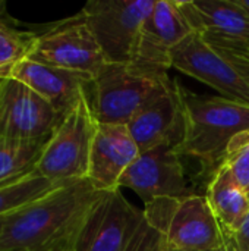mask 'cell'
Segmentation results:
<instances>
[{"mask_svg": "<svg viewBox=\"0 0 249 251\" xmlns=\"http://www.w3.org/2000/svg\"><path fill=\"white\" fill-rule=\"evenodd\" d=\"M103 193L90 179L54 188L3 219L0 251H66Z\"/></svg>", "mask_w": 249, "mask_h": 251, "instance_id": "obj_1", "label": "cell"}, {"mask_svg": "<svg viewBox=\"0 0 249 251\" xmlns=\"http://www.w3.org/2000/svg\"><path fill=\"white\" fill-rule=\"evenodd\" d=\"M185 119L181 156L197 159L204 175H214L223 165L232 141L249 131V104L226 97H204L179 84Z\"/></svg>", "mask_w": 249, "mask_h": 251, "instance_id": "obj_2", "label": "cell"}, {"mask_svg": "<svg viewBox=\"0 0 249 251\" xmlns=\"http://www.w3.org/2000/svg\"><path fill=\"white\" fill-rule=\"evenodd\" d=\"M164 241L148 224L144 209L120 190L104 191L87 212L66 251H161Z\"/></svg>", "mask_w": 249, "mask_h": 251, "instance_id": "obj_3", "label": "cell"}, {"mask_svg": "<svg viewBox=\"0 0 249 251\" xmlns=\"http://www.w3.org/2000/svg\"><path fill=\"white\" fill-rule=\"evenodd\" d=\"M173 85L169 75H148L128 63L106 62L87 87V99L97 124L128 125L154 97Z\"/></svg>", "mask_w": 249, "mask_h": 251, "instance_id": "obj_4", "label": "cell"}, {"mask_svg": "<svg viewBox=\"0 0 249 251\" xmlns=\"http://www.w3.org/2000/svg\"><path fill=\"white\" fill-rule=\"evenodd\" d=\"M144 215L170 249L214 251L229 244V237L214 216L205 196L157 199L145 203Z\"/></svg>", "mask_w": 249, "mask_h": 251, "instance_id": "obj_5", "label": "cell"}, {"mask_svg": "<svg viewBox=\"0 0 249 251\" xmlns=\"http://www.w3.org/2000/svg\"><path fill=\"white\" fill-rule=\"evenodd\" d=\"M97 125L84 93L47 140L35 165V174L57 185L88 179Z\"/></svg>", "mask_w": 249, "mask_h": 251, "instance_id": "obj_6", "label": "cell"}, {"mask_svg": "<svg viewBox=\"0 0 249 251\" xmlns=\"http://www.w3.org/2000/svg\"><path fill=\"white\" fill-rule=\"evenodd\" d=\"M154 3L156 0H91L81 9L106 62H131L141 26Z\"/></svg>", "mask_w": 249, "mask_h": 251, "instance_id": "obj_7", "label": "cell"}, {"mask_svg": "<svg viewBox=\"0 0 249 251\" xmlns=\"http://www.w3.org/2000/svg\"><path fill=\"white\" fill-rule=\"evenodd\" d=\"M28 59L91 76L106 63L104 54L81 13L56 22L37 34Z\"/></svg>", "mask_w": 249, "mask_h": 251, "instance_id": "obj_8", "label": "cell"}, {"mask_svg": "<svg viewBox=\"0 0 249 251\" xmlns=\"http://www.w3.org/2000/svg\"><path fill=\"white\" fill-rule=\"evenodd\" d=\"M191 32L178 0H156L141 26L128 65L141 74L166 75L172 68L173 49Z\"/></svg>", "mask_w": 249, "mask_h": 251, "instance_id": "obj_9", "label": "cell"}, {"mask_svg": "<svg viewBox=\"0 0 249 251\" xmlns=\"http://www.w3.org/2000/svg\"><path fill=\"white\" fill-rule=\"evenodd\" d=\"M62 115L21 81L0 82V137L22 141H47Z\"/></svg>", "mask_w": 249, "mask_h": 251, "instance_id": "obj_10", "label": "cell"}, {"mask_svg": "<svg viewBox=\"0 0 249 251\" xmlns=\"http://www.w3.org/2000/svg\"><path fill=\"white\" fill-rule=\"evenodd\" d=\"M181 157L173 144H161L142 151L120 178L119 188L132 190L144 203L197 194L186 179Z\"/></svg>", "mask_w": 249, "mask_h": 251, "instance_id": "obj_11", "label": "cell"}, {"mask_svg": "<svg viewBox=\"0 0 249 251\" xmlns=\"http://www.w3.org/2000/svg\"><path fill=\"white\" fill-rule=\"evenodd\" d=\"M172 68L214 88L222 97L249 104L248 81L225 54L198 32L192 31L173 49Z\"/></svg>", "mask_w": 249, "mask_h": 251, "instance_id": "obj_12", "label": "cell"}, {"mask_svg": "<svg viewBox=\"0 0 249 251\" xmlns=\"http://www.w3.org/2000/svg\"><path fill=\"white\" fill-rule=\"evenodd\" d=\"M191 29L214 47L249 50V13L235 0H178Z\"/></svg>", "mask_w": 249, "mask_h": 251, "instance_id": "obj_13", "label": "cell"}, {"mask_svg": "<svg viewBox=\"0 0 249 251\" xmlns=\"http://www.w3.org/2000/svg\"><path fill=\"white\" fill-rule=\"evenodd\" d=\"M126 126L141 153L161 144H173L179 149L185 134L179 82L173 79V85L148 101Z\"/></svg>", "mask_w": 249, "mask_h": 251, "instance_id": "obj_14", "label": "cell"}, {"mask_svg": "<svg viewBox=\"0 0 249 251\" xmlns=\"http://www.w3.org/2000/svg\"><path fill=\"white\" fill-rule=\"evenodd\" d=\"M139 153L126 125L98 124L91 149L88 179L100 191L120 190V178Z\"/></svg>", "mask_w": 249, "mask_h": 251, "instance_id": "obj_15", "label": "cell"}, {"mask_svg": "<svg viewBox=\"0 0 249 251\" xmlns=\"http://www.w3.org/2000/svg\"><path fill=\"white\" fill-rule=\"evenodd\" d=\"M9 78L28 85L48 101L62 116L78 103L92 81V76L88 74L54 68L28 57L12 69Z\"/></svg>", "mask_w": 249, "mask_h": 251, "instance_id": "obj_16", "label": "cell"}, {"mask_svg": "<svg viewBox=\"0 0 249 251\" xmlns=\"http://www.w3.org/2000/svg\"><path fill=\"white\" fill-rule=\"evenodd\" d=\"M205 199L225 234L230 237L248 215L249 197L225 163L208 179Z\"/></svg>", "mask_w": 249, "mask_h": 251, "instance_id": "obj_17", "label": "cell"}, {"mask_svg": "<svg viewBox=\"0 0 249 251\" xmlns=\"http://www.w3.org/2000/svg\"><path fill=\"white\" fill-rule=\"evenodd\" d=\"M45 143L0 137V188L35 174Z\"/></svg>", "mask_w": 249, "mask_h": 251, "instance_id": "obj_18", "label": "cell"}, {"mask_svg": "<svg viewBox=\"0 0 249 251\" xmlns=\"http://www.w3.org/2000/svg\"><path fill=\"white\" fill-rule=\"evenodd\" d=\"M35 37V32L9 24L6 12L0 10V79L9 78L12 69L29 56Z\"/></svg>", "mask_w": 249, "mask_h": 251, "instance_id": "obj_19", "label": "cell"}, {"mask_svg": "<svg viewBox=\"0 0 249 251\" xmlns=\"http://www.w3.org/2000/svg\"><path fill=\"white\" fill-rule=\"evenodd\" d=\"M65 185V184H63ZM60 185L32 174L18 182L0 188V219L44 197Z\"/></svg>", "mask_w": 249, "mask_h": 251, "instance_id": "obj_20", "label": "cell"}, {"mask_svg": "<svg viewBox=\"0 0 249 251\" xmlns=\"http://www.w3.org/2000/svg\"><path fill=\"white\" fill-rule=\"evenodd\" d=\"M223 163L229 168L239 187L249 194V131L232 141Z\"/></svg>", "mask_w": 249, "mask_h": 251, "instance_id": "obj_21", "label": "cell"}, {"mask_svg": "<svg viewBox=\"0 0 249 251\" xmlns=\"http://www.w3.org/2000/svg\"><path fill=\"white\" fill-rule=\"evenodd\" d=\"M214 49H217L222 54H225L249 82V54L247 51L238 49H229V47H214Z\"/></svg>", "mask_w": 249, "mask_h": 251, "instance_id": "obj_22", "label": "cell"}, {"mask_svg": "<svg viewBox=\"0 0 249 251\" xmlns=\"http://www.w3.org/2000/svg\"><path fill=\"white\" fill-rule=\"evenodd\" d=\"M229 240L235 251H249V212Z\"/></svg>", "mask_w": 249, "mask_h": 251, "instance_id": "obj_23", "label": "cell"}, {"mask_svg": "<svg viewBox=\"0 0 249 251\" xmlns=\"http://www.w3.org/2000/svg\"><path fill=\"white\" fill-rule=\"evenodd\" d=\"M235 1H236L247 13H249V0H235Z\"/></svg>", "mask_w": 249, "mask_h": 251, "instance_id": "obj_24", "label": "cell"}, {"mask_svg": "<svg viewBox=\"0 0 249 251\" xmlns=\"http://www.w3.org/2000/svg\"><path fill=\"white\" fill-rule=\"evenodd\" d=\"M161 251H178V250H175V249H170L169 246H166V243H164V247H163V250Z\"/></svg>", "mask_w": 249, "mask_h": 251, "instance_id": "obj_25", "label": "cell"}, {"mask_svg": "<svg viewBox=\"0 0 249 251\" xmlns=\"http://www.w3.org/2000/svg\"><path fill=\"white\" fill-rule=\"evenodd\" d=\"M0 10H4V3L3 1H0Z\"/></svg>", "mask_w": 249, "mask_h": 251, "instance_id": "obj_26", "label": "cell"}, {"mask_svg": "<svg viewBox=\"0 0 249 251\" xmlns=\"http://www.w3.org/2000/svg\"><path fill=\"white\" fill-rule=\"evenodd\" d=\"M4 219V218H3ZM3 219H0V231H1V225H3Z\"/></svg>", "mask_w": 249, "mask_h": 251, "instance_id": "obj_27", "label": "cell"}, {"mask_svg": "<svg viewBox=\"0 0 249 251\" xmlns=\"http://www.w3.org/2000/svg\"><path fill=\"white\" fill-rule=\"evenodd\" d=\"M247 53H248V54H249V50H248V51H247Z\"/></svg>", "mask_w": 249, "mask_h": 251, "instance_id": "obj_28", "label": "cell"}, {"mask_svg": "<svg viewBox=\"0 0 249 251\" xmlns=\"http://www.w3.org/2000/svg\"><path fill=\"white\" fill-rule=\"evenodd\" d=\"M248 197H249V194H248Z\"/></svg>", "mask_w": 249, "mask_h": 251, "instance_id": "obj_29", "label": "cell"}]
</instances>
